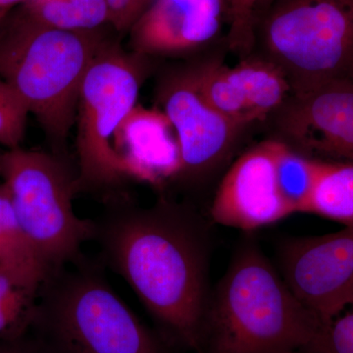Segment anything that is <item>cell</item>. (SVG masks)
<instances>
[{
    "instance_id": "2",
    "label": "cell",
    "mask_w": 353,
    "mask_h": 353,
    "mask_svg": "<svg viewBox=\"0 0 353 353\" xmlns=\"http://www.w3.org/2000/svg\"><path fill=\"white\" fill-rule=\"evenodd\" d=\"M321 325L246 239L211 294L204 329L216 353H299Z\"/></svg>"
},
{
    "instance_id": "24",
    "label": "cell",
    "mask_w": 353,
    "mask_h": 353,
    "mask_svg": "<svg viewBox=\"0 0 353 353\" xmlns=\"http://www.w3.org/2000/svg\"><path fill=\"white\" fill-rule=\"evenodd\" d=\"M0 353H43L29 334L20 338L0 341Z\"/></svg>"
},
{
    "instance_id": "19",
    "label": "cell",
    "mask_w": 353,
    "mask_h": 353,
    "mask_svg": "<svg viewBox=\"0 0 353 353\" xmlns=\"http://www.w3.org/2000/svg\"><path fill=\"white\" fill-rule=\"evenodd\" d=\"M36 303L37 294L16 285L0 271V341L28 334Z\"/></svg>"
},
{
    "instance_id": "27",
    "label": "cell",
    "mask_w": 353,
    "mask_h": 353,
    "mask_svg": "<svg viewBox=\"0 0 353 353\" xmlns=\"http://www.w3.org/2000/svg\"><path fill=\"white\" fill-rule=\"evenodd\" d=\"M2 157H3V153H0V175H1Z\"/></svg>"
},
{
    "instance_id": "11",
    "label": "cell",
    "mask_w": 353,
    "mask_h": 353,
    "mask_svg": "<svg viewBox=\"0 0 353 353\" xmlns=\"http://www.w3.org/2000/svg\"><path fill=\"white\" fill-rule=\"evenodd\" d=\"M161 102L180 143V176L185 178L196 180L210 173L231 152L243 130L205 101L190 73L176 77L166 85Z\"/></svg>"
},
{
    "instance_id": "7",
    "label": "cell",
    "mask_w": 353,
    "mask_h": 353,
    "mask_svg": "<svg viewBox=\"0 0 353 353\" xmlns=\"http://www.w3.org/2000/svg\"><path fill=\"white\" fill-rule=\"evenodd\" d=\"M141 82L136 59L117 46L102 44L83 77L79 97L77 194L108 190L124 180L114 136L137 105Z\"/></svg>"
},
{
    "instance_id": "9",
    "label": "cell",
    "mask_w": 353,
    "mask_h": 353,
    "mask_svg": "<svg viewBox=\"0 0 353 353\" xmlns=\"http://www.w3.org/2000/svg\"><path fill=\"white\" fill-rule=\"evenodd\" d=\"M275 139L311 158L353 163V83L290 94L273 115Z\"/></svg>"
},
{
    "instance_id": "5",
    "label": "cell",
    "mask_w": 353,
    "mask_h": 353,
    "mask_svg": "<svg viewBox=\"0 0 353 353\" xmlns=\"http://www.w3.org/2000/svg\"><path fill=\"white\" fill-rule=\"evenodd\" d=\"M254 50L281 70L292 94L353 83V0H275L256 16Z\"/></svg>"
},
{
    "instance_id": "22",
    "label": "cell",
    "mask_w": 353,
    "mask_h": 353,
    "mask_svg": "<svg viewBox=\"0 0 353 353\" xmlns=\"http://www.w3.org/2000/svg\"><path fill=\"white\" fill-rule=\"evenodd\" d=\"M29 113L17 94L0 79V145L8 150L20 148Z\"/></svg>"
},
{
    "instance_id": "17",
    "label": "cell",
    "mask_w": 353,
    "mask_h": 353,
    "mask_svg": "<svg viewBox=\"0 0 353 353\" xmlns=\"http://www.w3.org/2000/svg\"><path fill=\"white\" fill-rule=\"evenodd\" d=\"M23 14L39 24L72 32H94L109 22L105 0H27Z\"/></svg>"
},
{
    "instance_id": "13",
    "label": "cell",
    "mask_w": 353,
    "mask_h": 353,
    "mask_svg": "<svg viewBox=\"0 0 353 353\" xmlns=\"http://www.w3.org/2000/svg\"><path fill=\"white\" fill-rule=\"evenodd\" d=\"M113 146L125 179L160 187L182 172L180 143L162 110L134 106L118 128Z\"/></svg>"
},
{
    "instance_id": "6",
    "label": "cell",
    "mask_w": 353,
    "mask_h": 353,
    "mask_svg": "<svg viewBox=\"0 0 353 353\" xmlns=\"http://www.w3.org/2000/svg\"><path fill=\"white\" fill-rule=\"evenodd\" d=\"M4 189L23 231L48 274L85 257L82 245L92 241L94 221L73 209L77 174L57 155L8 150L2 157Z\"/></svg>"
},
{
    "instance_id": "15",
    "label": "cell",
    "mask_w": 353,
    "mask_h": 353,
    "mask_svg": "<svg viewBox=\"0 0 353 353\" xmlns=\"http://www.w3.org/2000/svg\"><path fill=\"white\" fill-rule=\"evenodd\" d=\"M0 271L34 294H38L48 277V272L16 217L3 185H0Z\"/></svg>"
},
{
    "instance_id": "26",
    "label": "cell",
    "mask_w": 353,
    "mask_h": 353,
    "mask_svg": "<svg viewBox=\"0 0 353 353\" xmlns=\"http://www.w3.org/2000/svg\"><path fill=\"white\" fill-rule=\"evenodd\" d=\"M275 0H259V3H257L256 7V15H255V19H256V16L259 15L260 12L264 11L265 9L268 8L269 6H271Z\"/></svg>"
},
{
    "instance_id": "8",
    "label": "cell",
    "mask_w": 353,
    "mask_h": 353,
    "mask_svg": "<svg viewBox=\"0 0 353 353\" xmlns=\"http://www.w3.org/2000/svg\"><path fill=\"white\" fill-rule=\"evenodd\" d=\"M278 257L285 282L322 325L353 307V226L287 239Z\"/></svg>"
},
{
    "instance_id": "1",
    "label": "cell",
    "mask_w": 353,
    "mask_h": 353,
    "mask_svg": "<svg viewBox=\"0 0 353 353\" xmlns=\"http://www.w3.org/2000/svg\"><path fill=\"white\" fill-rule=\"evenodd\" d=\"M94 221L104 263L130 285L150 315L190 347L203 336L211 294L203 221L182 204L112 202Z\"/></svg>"
},
{
    "instance_id": "16",
    "label": "cell",
    "mask_w": 353,
    "mask_h": 353,
    "mask_svg": "<svg viewBox=\"0 0 353 353\" xmlns=\"http://www.w3.org/2000/svg\"><path fill=\"white\" fill-rule=\"evenodd\" d=\"M277 141L275 173L279 192L290 212L307 213L325 161L306 157Z\"/></svg>"
},
{
    "instance_id": "14",
    "label": "cell",
    "mask_w": 353,
    "mask_h": 353,
    "mask_svg": "<svg viewBox=\"0 0 353 353\" xmlns=\"http://www.w3.org/2000/svg\"><path fill=\"white\" fill-rule=\"evenodd\" d=\"M223 71L250 124L271 117L292 94L284 74L260 55L250 54L233 67L223 64Z\"/></svg>"
},
{
    "instance_id": "21",
    "label": "cell",
    "mask_w": 353,
    "mask_h": 353,
    "mask_svg": "<svg viewBox=\"0 0 353 353\" xmlns=\"http://www.w3.org/2000/svg\"><path fill=\"white\" fill-rule=\"evenodd\" d=\"M299 353H353V307L321 325Z\"/></svg>"
},
{
    "instance_id": "12",
    "label": "cell",
    "mask_w": 353,
    "mask_h": 353,
    "mask_svg": "<svg viewBox=\"0 0 353 353\" xmlns=\"http://www.w3.org/2000/svg\"><path fill=\"white\" fill-rule=\"evenodd\" d=\"M228 19V0H154L131 28L139 55L187 52L216 38Z\"/></svg>"
},
{
    "instance_id": "3",
    "label": "cell",
    "mask_w": 353,
    "mask_h": 353,
    "mask_svg": "<svg viewBox=\"0 0 353 353\" xmlns=\"http://www.w3.org/2000/svg\"><path fill=\"white\" fill-rule=\"evenodd\" d=\"M28 334L43 353H164L85 256L48 274Z\"/></svg>"
},
{
    "instance_id": "18",
    "label": "cell",
    "mask_w": 353,
    "mask_h": 353,
    "mask_svg": "<svg viewBox=\"0 0 353 353\" xmlns=\"http://www.w3.org/2000/svg\"><path fill=\"white\" fill-rule=\"evenodd\" d=\"M307 213L353 226V163L324 162Z\"/></svg>"
},
{
    "instance_id": "25",
    "label": "cell",
    "mask_w": 353,
    "mask_h": 353,
    "mask_svg": "<svg viewBox=\"0 0 353 353\" xmlns=\"http://www.w3.org/2000/svg\"><path fill=\"white\" fill-rule=\"evenodd\" d=\"M26 1L27 0H0V25L14 7L20 3H25Z\"/></svg>"
},
{
    "instance_id": "23",
    "label": "cell",
    "mask_w": 353,
    "mask_h": 353,
    "mask_svg": "<svg viewBox=\"0 0 353 353\" xmlns=\"http://www.w3.org/2000/svg\"><path fill=\"white\" fill-rule=\"evenodd\" d=\"M109 22L119 32L131 30L132 26L152 6L154 0H105Z\"/></svg>"
},
{
    "instance_id": "10",
    "label": "cell",
    "mask_w": 353,
    "mask_h": 353,
    "mask_svg": "<svg viewBox=\"0 0 353 353\" xmlns=\"http://www.w3.org/2000/svg\"><path fill=\"white\" fill-rule=\"evenodd\" d=\"M276 145L261 141L232 164L211 204L213 222L250 232L292 214L276 180Z\"/></svg>"
},
{
    "instance_id": "4",
    "label": "cell",
    "mask_w": 353,
    "mask_h": 353,
    "mask_svg": "<svg viewBox=\"0 0 353 353\" xmlns=\"http://www.w3.org/2000/svg\"><path fill=\"white\" fill-rule=\"evenodd\" d=\"M102 44L94 32L55 29L23 13L0 36V79L55 145L73 126L83 77Z\"/></svg>"
},
{
    "instance_id": "20",
    "label": "cell",
    "mask_w": 353,
    "mask_h": 353,
    "mask_svg": "<svg viewBox=\"0 0 353 353\" xmlns=\"http://www.w3.org/2000/svg\"><path fill=\"white\" fill-rule=\"evenodd\" d=\"M259 0H228V44L245 58L254 48L255 15Z\"/></svg>"
}]
</instances>
